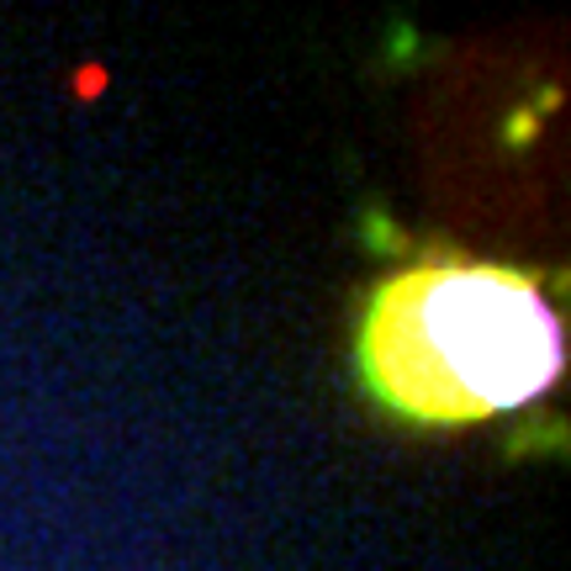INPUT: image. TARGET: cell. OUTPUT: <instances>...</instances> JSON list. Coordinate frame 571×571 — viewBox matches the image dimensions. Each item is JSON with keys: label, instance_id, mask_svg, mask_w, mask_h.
<instances>
[{"label": "cell", "instance_id": "obj_1", "mask_svg": "<svg viewBox=\"0 0 571 571\" xmlns=\"http://www.w3.org/2000/svg\"><path fill=\"white\" fill-rule=\"evenodd\" d=\"M361 355L397 413L471 423L535 402L561 376V323L529 275L419 265L376 292Z\"/></svg>", "mask_w": 571, "mask_h": 571}]
</instances>
